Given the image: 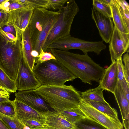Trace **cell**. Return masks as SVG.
<instances>
[{
	"label": "cell",
	"instance_id": "1",
	"mask_svg": "<svg viewBox=\"0 0 129 129\" xmlns=\"http://www.w3.org/2000/svg\"><path fill=\"white\" fill-rule=\"evenodd\" d=\"M56 59L77 78L90 85L97 82L104 74L105 69L95 62L88 54H80L56 49H49Z\"/></svg>",
	"mask_w": 129,
	"mask_h": 129
},
{
	"label": "cell",
	"instance_id": "2",
	"mask_svg": "<svg viewBox=\"0 0 129 129\" xmlns=\"http://www.w3.org/2000/svg\"><path fill=\"white\" fill-rule=\"evenodd\" d=\"M34 91L58 113L78 107L81 100L80 92L71 85L41 86Z\"/></svg>",
	"mask_w": 129,
	"mask_h": 129
},
{
	"label": "cell",
	"instance_id": "3",
	"mask_svg": "<svg viewBox=\"0 0 129 129\" xmlns=\"http://www.w3.org/2000/svg\"><path fill=\"white\" fill-rule=\"evenodd\" d=\"M59 14L58 11H54L44 8L34 9L27 27L33 50L39 54Z\"/></svg>",
	"mask_w": 129,
	"mask_h": 129
},
{
	"label": "cell",
	"instance_id": "4",
	"mask_svg": "<svg viewBox=\"0 0 129 129\" xmlns=\"http://www.w3.org/2000/svg\"><path fill=\"white\" fill-rule=\"evenodd\" d=\"M32 71L41 86L62 85L77 78L56 59L37 62Z\"/></svg>",
	"mask_w": 129,
	"mask_h": 129
},
{
	"label": "cell",
	"instance_id": "5",
	"mask_svg": "<svg viewBox=\"0 0 129 129\" xmlns=\"http://www.w3.org/2000/svg\"><path fill=\"white\" fill-rule=\"evenodd\" d=\"M16 38V40L8 41L0 32V68L14 80L22 58L21 36Z\"/></svg>",
	"mask_w": 129,
	"mask_h": 129
},
{
	"label": "cell",
	"instance_id": "6",
	"mask_svg": "<svg viewBox=\"0 0 129 129\" xmlns=\"http://www.w3.org/2000/svg\"><path fill=\"white\" fill-rule=\"evenodd\" d=\"M66 3V6L58 10L59 14L58 19L49 32L42 49L44 52L54 42L70 35L72 23L79 8L74 0H68Z\"/></svg>",
	"mask_w": 129,
	"mask_h": 129
},
{
	"label": "cell",
	"instance_id": "7",
	"mask_svg": "<svg viewBox=\"0 0 129 129\" xmlns=\"http://www.w3.org/2000/svg\"><path fill=\"white\" fill-rule=\"evenodd\" d=\"M49 47L51 49L66 51L71 49H78L82 51L84 54H88V52H94L99 55L102 51L106 48V46L102 41H86L70 35L57 40L51 44Z\"/></svg>",
	"mask_w": 129,
	"mask_h": 129
},
{
	"label": "cell",
	"instance_id": "8",
	"mask_svg": "<svg viewBox=\"0 0 129 129\" xmlns=\"http://www.w3.org/2000/svg\"><path fill=\"white\" fill-rule=\"evenodd\" d=\"M78 106L87 117L108 129H123L122 124L118 117H112L104 114L81 100Z\"/></svg>",
	"mask_w": 129,
	"mask_h": 129
},
{
	"label": "cell",
	"instance_id": "9",
	"mask_svg": "<svg viewBox=\"0 0 129 129\" xmlns=\"http://www.w3.org/2000/svg\"><path fill=\"white\" fill-rule=\"evenodd\" d=\"M15 95V99L16 100L30 107L45 116L56 112L33 89L19 91Z\"/></svg>",
	"mask_w": 129,
	"mask_h": 129
},
{
	"label": "cell",
	"instance_id": "10",
	"mask_svg": "<svg viewBox=\"0 0 129 129\" xmlns=\"http://www.w3.org/2000/svg\"><path fill=\"white\" fill-rule=\"evenodd\" d=\"M109 50L112 62L121 58L125 52L129 53V34L121 32L114 26L109 43Z\"/></svg>",
	"mask_w": 129,
	"mask_h": 129
},
{
	"label": "cell",
	"instance_id": "11",
	"mask_svg": "<svg viewBox=\"0 0 129 129\" xmlns=\"http://www.w3.org/2000/svg\"><path fill=\"white\" fill-rule=\"evenodd\" d=\"M15 82L19 91L34 90L41 86L33 72L24 62L22 58Z\"/></svg>",
	"mask_w": 129,
	"mask_h": 129
},
{
	"label": "cell",
	"instance_id": "12",
	"mask_svg": "<svg viewBox=\"0 0 129 129\" xmlns=\"http://www.w3.org/2000/svg\"><path fill=\"white\" fill-rule=\"evenodd\" d=\"M34 9L26 7L11 11L8 13L7 24L14 27L16 32V38L21 36L22 33L27 27Z\"/></svg>",
	"mask_w": 129,
	"mask_h": 129
},
{
	"label": "cell",
	"instance_id": "13",
	"mask_svg": "<svg viewBox=\"0 0 129 129\" xmlns=\"http://www.w3.org/2000/svg\"><path fill=\"white\" fill-rule=\"evenodd\" d=\"M91 10L92 18L95 23L102 41L109 43L114 27L112 18L104 15L93 7Z\"/></svg>",
	"mask_w": 129,
	"mask_h": 129
},
{
	"label": "cell",
	"instance_id": "14",
	"mask_svg": "<svg viewBox=\"0 0 129 129\" xmlns=\"http://www.w3.org/2000/svg\"><path fill=\"white\" fill-rule=\"evenodd\" d=\"M12 101L15 109V117L21 121L32 119L42 124L44 123L46 117L43 114L15 99Z\"/></svg>",
	"mask_w": 129,
	"mask_h": 129
},
{
	"label": "cell",
	"instance_id": "15",
	"mask_svg": "<svg viewBox=\"0 0 129 129\" xmlns=\"http://www.w3.org/2000/svg\"><path fill=\"white\" fill-rule=\"evenodd\" d=\"M118 67L116 60L112 62L100 79L99 83L104 90L113 93L118 82Z\"/></svg>",
	"mask_w": 129,
	"mask_h": 129
},
{
	"label": "cell",
	"instance_id": "16",
	"mask_svg": "<svg viewBox=\"0 0 129 129\" xmlns=\"http://www.w3.org/2000/svg\"><path fill=\"white\" fill-rule=\"evenodd\" d=\"M113 93L119 108L123 127L125 129H129V102L123 92L121 82L118 81Z\"/></svg>",
	"mask_w": 129,
	"mask_h": 129
},
{
	"label": "cell",
	"instance_id": "17",
	"mask_svg": "<svg viewBox=\"0 0 129 129\" xmlns=\"http://www.w3.org/2000/svg\"><path fill=\"white\" fill-rule=\"evenodd\" d=\"M43 125L45 129H75L74 124L67 120L59 113L54 112L45 115Z\"/></svg>",
	"mask_w": 129,
	"mask_h": 129
},
{
	"label": "cell",
	"instance_id": "18",
	"mask_svg": "<svg viewBox=\"0 0 129 129\" xmlns=\"http://www.w3.org/2000/svg\"><path fill=\"white\" fill-rule=\"evenodd\" d=\"M21 38L22 58L24 62L32 71L35 63L34 58L31 55L33 50L28 27L22 32Z\"/></svg>",
	"mask_w": 129,
	"mask_h": 129
},
{
	"label": "cell",
	"instance_id": "19",
	"mask_svg": "<svg viewBox=\"0 0 129 129\" xmlns=\"http://www.w3.org/2000/svg\"><path fill=\"white\" fill-rule=\"evenodd\" d=\"M112 21L114 26L120 31L129 34V29L121 13L120 6L116 0H112L110 5Z\"/></svg>",
	"mask_w": 129,
	"mask_h": 129
},
{
	"label": "cell",
	"instance_id": "20",
	"mask_svg": "<svg viewBox=\"0 0 129 129\" xmlns=\"http://www.w3.org/2000/svg\"><path fill=\"white\" fill-rule=\"evenodd\" d=\"M104 89L100 84L97 87L80 92L81 99L99 102H105L103 91Z\"/></svg>",
	"mask_w": 129,
	"mask_h": 129
},
{
	"label": "cell",
	"instance_id": "21",
	"mask_svg": "<svg viewBox=\"0 0 129 129\" xmlns=\"http://www.w3.org/2000/svg\"><path fill=\"white\" fill-rule=\"evenodd\" d=\"M81 100L85 103L104 114L112 117H118V113L116 110L112 108L106 101L99 102Z\"/></svg>",
	"mask_w": 129,
	"mask_h": 129
},
{
	"label": "cell",
	"instance_id": "22",
	"mask_svg": "<svg viewBox=\"0 0 129 129\" xmlns=\"http://www.w3.org/2000/svg\"><path fill=\"white\" fill-rule=\"evenodd\" d=\"M59 113L67 120L73 124L87 117L78 107L65 110Z\"/></svg>",
	"mask_w": 129,
	"mask_h": 129
},
{
	"label": "cell",
	"instance_id": "23",
	"mask_svg": "<svg viewBox=\"0 0 129 129\" xmlns=\"http://www.w3.org/2000/svg\"><path fill=\"white\" fill-rule=\"evenodd\" d=\"M74 125L75 129H108L88 117L80 120Z\"/></svg>",
	"mask_w": 129,
	"mask_h": 129
},
{
	"label": "cell",
	"instance_id": "24",
	"mask_svg": "<svg viewBox=\"0 0 129 129\" xmlns=\"http://www.w3.org/2000/svg\"><path fill=\"white\" fill-rule=\"evenodd\" d=\"M0 86L9 92L14 93L17 90L15 80L11 79L0 68Z\"/></svg>",
	"mask_w": 129,
	"mask_h": 129
},
{
	"label": "cell",
	"instance_id": "25",
	"mask_svg": "<svg viewBox=\"0 0 129 129\" xmlns=\"http://www.w3.org/2000/svg\"><path fill=\"white\" fill-rule=\"evenodd\" d=\"M0 119L10 129H30L15 117L7 116L0 113Z\"/></svg>",
	"mask_w": 129,
	"mask_h": 129
},
{
	"label": "cell",
	"instance_id": "26",
	"mask_svg": "<svg viewBox=\"0 0 129 129\" xmlns=\"http://www.w3.org/2000/svg\"><path fill=\"white\" fill-rule=\"evenodd\" d=\"M0 113L7 116L15 117V109L13 101L0 102Z\"/></svg>",
	"mask_w": 129,
	"mask_h": 129
},
{
	"label": "cell",
	"instance_id": "27",
	"mask_svg": "<svg viewBox=\"0 0 129 129\" xmlns=\"http://www.w3.org/2000/svg\"><path fill=\"white\" fill-rule=\"evenodd\" d=\"M19 2L26 7H31L34 9L44 8L48 9V0H18Z\"/></svg>",
	"mask_w": 129,
	"mask_h": 129
},
{
	"label": "cell",
	"instance_id": "28",
	"mask_svg": "<svg viewBox=\"0 0 129 129\" xmlns=\"http://www.w3.org/2000/svg\"><path fill=\"white\" fill-rule=\"evenodd\" d=\"M93 7L105 15L112 18V13L110 6L105 4L100 0H93Z\"/></svg>",
	"mask_w": 129,
	"mask_h": 129
},
{
	"label": "cell",
	"instance_id": "29",
	"mask_svg": "<svg viewBox=\"0 0 129 129\" xmlns=\"http://www.w3.org/2000/svg\"><path fill=\"white\" fill-rule=\"evenodd\" d=\"M34 59L35 64L38 62L42 63L52 59H56L50 52H44L42 48L41 49L40 53L38 56Z\"/></svg>",
	"mask_w": 129,
	"mask_h": 129
},
{
	"label": "cell",
	"instance_id": "30",
	"mask_svg": "<svg viewBox=\"0 0 129 129\" xmlns=\"http://www.w3.org/2000/svg\"><path fill=\"white\" fill-rule=\"evenodd\" d=\"M68 0H48V9L60 10Z\"/></svg>",
	"mask_w": 129,
	"mask_h": 129
},
{
	"label": "cell",
	"instance_id": "31",
	"mask_svg": "<svg viewBox=\"0 0 129 129\" xmlns=\"http://www.w3.org/2000/svg\"><path fill=\"white\" fill-rule=\"evenodd\" d=\"M123 61L124 63L123 65V72L125 78L128 85H129V54L127 52L124 55Z\"/></svg>",
	"mask_w": 129,
	"mask_h": 129
},
{
	"label": "cell",
	"instance_id": "32",
	"mask_svg": "<svg viewBox=\"0 0 129 129\" xmlns=\"http://www.w3.org/2000/svg\"><path fill=\"white\" fill-rule=\"evenodd\" d=\"M21 122L30 129H42L44 128L42 123L36 120L28 119L24 120Z\"/></svg>",
	"mask_w": 129,
	"mask_h": 129
},
{
	"label": "cell",
	"instance_id": "33",
	"mask_svg": "<svg viewBox=\"0 0 129 129\" xmlns=\"http://www.w3.org/2000/svg\"><path fill=\"white\" fill-rule=\"evenodd\" d=\"M10 3L8 7L4 10L7 13L16 9L24 8L26 7L18 0H10Z\"/></svg>",
	"mask_w": 129,
	"mask_h": 129
},
{
	"label": "cell",
	"instance_id": "34",
	"mask_svg": "<svg viewBox=\"0 0 129 129\" xmlns=\"http://www.w3.org/2000/svg\"><path fill=\"white\" fill-rule=\"evenodd\" d=\"M118 67V81L121 82L125 78L122 58L116 60Z\"/></svg>",
	"mask_w": 129,
	"mask_h": 129
},
{
	"label": "cell",
	"instance_id": "35",
	"mask_svg": "<svg viewBox=\"0 0 129 129\" xmlns=\"http://www.w3.org/2000/svg\"><path fill=\"white\" fill-rule=\"evenodd\" d=\"M8 17V13L3 10L0 9V28L7 24Z\"/></svg>",
	"mask_w": 129,
	"mask_h": 129
},
{
	"label": "cell",
	"instance_id": "36",
	"mask_svg": "<svg viewBox=\"0 0 129 129\" xmlns=\"http://www.w3.org/2000/svg\"><path fill=\"white\" fill-rule=\"evenodd\" d=\"M121 85L124 94L128 102H129V85L125 78L121 82Z\"/></svg>",
	"mask_w": 129,
	"mask_h": 129
},
{
	"label": "cell",
	"instance_id": "37",
	"mask_svg": "<svg viewBox=\"0 0 129 129\" xmlns=\"http://www.w3.org/2000/svg\"><path fill=\"white\" fill-rule=\"evenodd\" d=\"M0 28L5 32L11 34L16 37V34L15 29L14 27L11 24H7Z\"/></svg>",
	"mask_w": 129,
	"mask_h": 129
},
{
	"label": "cell",
	"instance_id": "38",
	"mask_svg": "<svg viewBox=\"0 0 129 129\" xmlns=\"http://www.w3.org/2000/svg\"><path fill=\"white\" fill-rule=\"evenodd\" d=\"M120 8L121 13L125 22L127 27L129 28V11L127 10H123L120 7Z\"/></svg>",
	"mask_w": 129,
	"mask_h": 129
},
{
	"label": "cell",
	"instance_id": "39",
	"mask_svg": "<svg viewBox=\"0 0 129 129\" xmlns=\"http://www.w3.org/2000/svg\"><path fill=\"white\" fill-rule=\"evenodd\" d=\"M10 3V0H5L0 5V9L4 11L8 7Z\"/></svg>",
	"mask_w": 129,
	"mask_h": 129
},
{
	"label": "cell",
	"instance_id": "40",
	"mask_svg": "<svg viewBox=\"0 0 129 129\" xmlns=\"http://www.w3.org/2000/svg\"><path fill=\"white\" fill-rule=\"evenodd\" d=\"M0 93L10 97V93L8 91L0 86Z\"/></svg>",
	"mask_w": 129,
	"mask_h": 129
},
{
	"label": "cell",
	"instance_id": "41",
	"mask_svg": "<svg viewBox=\"0 0 129 129\" xmlns=\"http://www.w3.org/2000/svg\"><path fill=\"white\" fill-rule=\"evenodd\" d=\"M0 129H10L8 126L0 119Z\"/></svg>",
	"mask_w": 129,
	"mask_h": 129
},
{
	"label": "cell",
	"instance_id": "42",
	"mask_svg": "<svg viewBox=\"0 0 129 129\" xmlns=\"http://www.w3.org/2000/svg\"><path fill=\"white\" fill-rule=\"evenodd\" d=\"M9 97H0V103L6 102L10 101Z\"/></svg>",
	"mask_w": 129,
	"mask_h": 129
},
{
	"label": "cell",
	"instance_id": "43",
	"mask_svg": "<svg viewBox=\"0 0 129 129\" xmlns=\"http://www.w3.org/2000/svg\"><path fill=\"white\" fill-rule=\"evenodd\" d=\"M100 1L110 6L112 2V0H100Z\"/></svg>",
	"mask_w": 129,
	"mask_h": 129
},
{
	"label": "cell",
	"instance_id": "44",
	"mask_svg": "<svg viewBox=\"0 0 129 129\" xmlns=\"http://www.w3.org/2000/svg\"><path fill=\"white\" fill-rule=\"evenodd\" d=\"M39 54L35 50H33L31 53V55L34 58L37 57Z\"/></svg>",
	"mask_w": 129,
	"mask_h": 129
},
{
	"label": "cell",
	"instance_id": "45",
	"mask_svg": "<svg viewBox=\"0 0 129 129\" xmlns=\"http://www.w3.org/2000/svg\"><path fill=\"white\" fill-rule=\"evenodd\" d=\"M121 1L123 5L129 9V5L128 3L124 0H121Z\"/></svg>",
	"mask_w": 129,
	"mask_h": 129
},
{
	"label": "cell",
	"instance_id": "46",
	"mask_svg": "<svg viewBox=\"0 0 129 129\" xmlns=\"http://www.w3.org/2000/svg\"><path fill=\"white\" fill-rule=\"evenodd\" d=\"M0 97H10L6 95L0 93Z\"/></svg>",
	"mask_w": 129,
	"mask_h": 129
},
{
	"label": "cell",
	"instance_id": "47",
	"mask_svg": "<svg viewBox=\"0 0 129 129\" xmlns=\"http://www.w3.org/2000/svg\"><path fill=\"white\" fill-rule=\"evenodd\" d=\"M5 1V0H0V5Z\"/></svg>",
	"mask_w": 129,
	"mask_h": 129
},
{
	"label": "cell",
	"instance_id": "48",
	"mask_svg": "<svg viewBox=\"0 0 129 129\" xmlns=\"http://www.w3.org/2000/svg\"><path fill=\"white\" fill-rule=\"evenodd\" d=\"M45 129V128H43V129Z\"/></svg>",
	"mask_w": 129,
	"mask_h": 129
}]
</instances>
